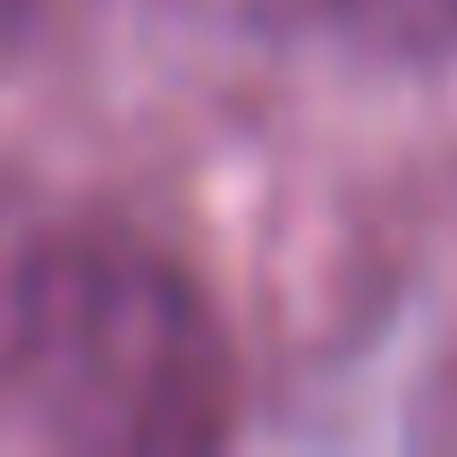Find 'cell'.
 Instances as JSON below:
<instances>
[{
    "label": "cell",
    "instance_id": "1",
    "mask_svg": "<svg viewBox=\"0 0 457 457\" xmlns=\"http://www.w3.org/2000/svg\"><path fill=\"white\" fill-rule=\"evenodd\" d=\"M17 398L68 449H212L228 432V339L204 288L136 237L51 228Z\"/></svg>",
    "mask_w": 457,
    "mask_h": 457
},
{
    "label": "cell",
    "instance_id": "2",
    "mask_svg": "<svg viewBox=\"0 0 457 457\" xmlns=\"http://www.w3.org/2000/svg\"><path fill=\"white\" fill-rule=\"evenodd\" d=\"M43 262H51V220L0 179V390L17 381V356H26V322H34V296H43Z\"/></svg>",
    "mask_w": 457,
    "mask_h": 457
}]
</instances>
